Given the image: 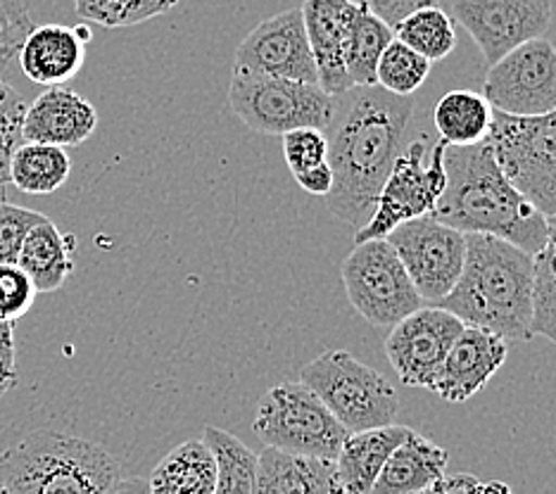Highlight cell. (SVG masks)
<instances>
[{
  "mask_svg": "<svg viewBox=\"0 0 556 494\" xmlns=\"http://www.w3.org/2000/svg\"><path fill=\"white\" fill-rule=\"evenodd\" d=\"M445 141H438L426 160V138L409 143L400 152L393 172L386 179L376 198L371 219L355 233V245L364 240L386 238L404 221L428 217L438 207L442 190L447 186L445 172Z\"/></svg>",
  "mask_w": 556,
  "mask_h": 494,
  "instance_id": "cell-10",
  "label": "cell"
},
{
  "mask_svg": "<svg viewBox=\"0 0 556 494\" xmlns=\"http://www.w3.org/2000/svg\"><path fill=\"white\" fill-rule=\"evenodd\" d=\"M340 276L352 307L371 326L393 328L424 307L395 248L386 238L357 243L340 266Z\"/></svg>",
  "mask_w": 556,
  "mask_h": 494,
  "instance_id": "cell-9",
  "label": "cell"
},
{
  "mask_svg": "<svg viewBox=\"0 0 556 494\" xmlns=\"http://www.w3.org/2000/svg\"><path fill=\"white\" fill-rule=\"evenodd\" d=\"M300 10L314 65H317L319 86L328 96L348 93L352 84L343 58L357 5L352 0H305Z\"/></svg>",
  "mask_w": 556,
  "mask_h": 494,
  "instance_id": "cell-17",
  "label": "cell"
},
{
  "mask_svg": "<svg viewBox=\"0 0 556 494\" xmlns=\"http://www.w3.org/2000/svg\"><path fill=\"white\" fill-rule=\"evenodd\" d=\"M24 105L22 96L12 88L3 74H0V183H10V157L22 143V122H24Z\"/></svg>",
  "mask_w": 556,
  "mask_h": 494,
  "instance_id": "cell-33",
  "label": "cell"
},
{
  "mask_svg": "<svg viewBox=\"0 0 556 494\" xmlns=\"http://www.w3.org/2000/svg\"><path fill=\"white\" fill-rule=\"evenodd\" d=\"M31 29V0H0V72L12 58H17V50Z\"/></svg>",
  "mask_w": 556,
  "mask_h": 494,
  "instance_id": "cell-34",
  "label": "cell"
},
{
  "mask_svg": "<svg viewBox=\"0 0 556 494\" xmlns=\"http://www.w3.org/2000/svg\"><path fill=\"white\" fill-rule=\"evenodd\" d=\"M395 38V31L374 17L369 10L357 5V15L352 20L345 46V72L348 79L355 86H376V67L383 50Z\"/></svg>",
  "mask_w": 556,
  "mask_h": 494,
  "instance_id": "cell-28",
  "label": "cell"
},
{
  "mask_svg": "<svg viewBox=\"0 0 556 494\" xmlns=\"http://www.w3.org/2000/svg\"><path fill=\"white\" fill-rule=\"evenodd\" d=\"M483 96L492 110L514 117H538L556 110V48L533 38L490 65Z\"/></svg>",
  "mask_w": 556,
  "mask_h": 494,
  "instance_id": "cell-12",
  "label": "cell"
},
{
  "mask_svg": "<svg viewBox=\"0 0 556 494\" xmlns=\"http://www.w3.org/2000/svg\"><path fill=\"white\" fill-rule=\"evenodd\" d=\"M36 290L17 264H0V321L15 324L31 309Z\"/></svg>",
  "mask_w": 556,
  "mask_h": 494,
  "instance_id": "cell-37",
  "label": "cell"
},
{
  "mask_svg": "<svg viewBox=\"0 0 556 494\" xmlns=\"http://www.w3.org/2000/svg\"><path fill=\"white\" fill-rule=\"evenodd\" d=\"M283 138V157L293 176L328 162V141L321 129H295Z\"/></svg>",
  "mask_w": 556,
  "mask_h": 494,
  "instance_id": "cell-35",
  "label": "cell"
},
{
  "mask_svg": "<svg viewBox=\"0 0 556 494\" xmlns=\"http://www.w3.org/2000/svg\"><path fill=\"white\" fill-rule=\"evenodd\" d=\"M507 354L509 345L504 338L483 328L464 326L426 390L450 404H464L490 383L507 362Z\"/></svg>",
  "mask_w": 556,
  "mask_h": 494,
  "instance_id": "cell-16",
  "label": "cell"
},
{
  "mask_svg": "<svg viewBox=\"0 0 556 494\" xmlns=\"http://www.w3.org/2000/svg\"><path fill=\"white\" fill-rule=\"evenodd\" d=\"M122 466L105 447L77 435L36 430L0 454L8 494H108Z\"/></svg>",
  "mask_w": 556,
  "mask_h": 494,
  "instance_id": "cell-4",
  "label": "cell"
},
{
  "mask_svg": "<svg viewBox=\"0 0 556 494\" xmlns=\"http://www.w3.org/2000/svg\"><path fill=\"white\" fill-rule=\"evenodd\" d=\"M293 179L298 181V186L302 190H307L309 195H319V198H326L333 188V172H331V167H328V162L321 164V167H314V169L305 172V174H298V176H293Z\"/></svg>",
  "mask_w": 556,
  "mask_h": 494,
  "instance_id": "cell-39",
  "label": "cell"
},
{
  "mask_svg": "<svg viewBox=\"0 0 556 494\" xmlns=\"http://www.w3.org/2000/svg\"><path fill=\"white\" fill-rule=\"evenodd\" d=\"M535 257L507 240L466 233V259L457 286L438 307L464 326L483 328L504 340L533 335Z\"/></svg>",
  "mask_w": 556,
  "mask_h": 494,
  "instance_id": "cell-3",
  "label": "cell"
},
{
  "mask_svg": "<svg viewBox=\"0 0 556 494\" xmlns=\"http://www.w3.org/2000/svg\"><path fill=\"white\" fill-rule=\"evenodd\" d=\"M492 110L485 96L473 91H450L438 100L433 122L440 141L447 145H473L485 141L492 124Z\"/></svg>",
  "mask_w": 556,
  "mask_h": 494,
  "instance_id": "cell-26",
  "label": "cell"
},
{
  "mask_svg": "<svg viewBox=\"0 0 556 494\" xmlns=\"http://www.w3.org/2000/svg\"><path fill=\"white\" fill-rule=\"evenodd\" d=\"M91 29L86 24L65 27V24H43L34 27L24 38L17 60L29 81L41 86H62L79 74L86 60V46Z\"/></svg>",
  "mask_w": 556,
  "mask_h": 494,
  "instance_id": "cell-19",
  "label": "cell"
},
{
  "mask_svg": "<svg viewBox=\"0 0 556 494\" xmlns=\"http://www.w3.org/2000/svg\"><path fill=\"white\" fill-rule=\"evenodd\" d=\"M447 186L433 217L466 233H488L538 255L547 240V217L509 183L488 141L445 148Z\"/></svg>",
  "mask_w": 556,
  "mask_h": 494,
  "instance_id": "cell-2",
  "label": "cell"
},
{
  "mask_svg": "<svg viewBox=\"0 0 556 494\" xmlns=\"http://www.w3.org/2000/svg\"><path fill=\"white\" fill-rule=\"evenodd\" d=\"M533 335L556 345V214L547 217V240L535 255Z\"/></svg>",
  "mask_w": 556,
  "mask_h": 494,
  "instance_id": "cell-30",
  "label": "cell"
},
{
  "mask_svg": "<svg viewBox=\"0 0 556 494\" xmlns=\"http://www.w3.org/2000/svg\"><path fill=\"white\" fill-rule=\"evenodd\" d=\"M395 38L404 46L416 50L419 55H424L428 62L445 60L454 53V48H457L454 20L438 5L416 10L414 15H409L395 29Z\"/></svg>",
  "mask_w": 556,
  "mask_h": 494,
  "instance_id": "cell-29",
  "label": "cell"
},
{
  "mask_svg": "<svg viewBox=\"0 0 556 494\" xmlns=\"http://www.w3.org/2000/svg\"><path fill=\"white\" fill-rule=\"evenodd\" d=\"M452 20L469 31L495 65L514 48L542 38L552 24L549 0H452Z\"/></svg>",
  "mask_w": 556,
  "mask_h": 494,
  "instance_id": "cell-13",
  "label": "cell"
},
{
  "mask_svg": "<svg viewBox=\"0 0 556 494\" xmlns=\"http://www.w3.org/2000/svg\"><path fill=\"white\" fill-rule=\"evenodd\" d=\"M407 426H383L350 433L340 447L336 471L345 494H371L388 456L409 435Z\"/></svg>",
  "mask_w": 556,
  "mask_h": 494,
  "instance_id": "cell-21",
  "label": "cell"
},
{
  "mask_svg": "<svg viewBox=\"0 0 556 494\" xmlns=\"http://www.w3.org/2000/svg\"><path fill=\"white\" fill-rule=\"evenodd\" d=\"M0 494H8V492H5V490H3V485H0Z\"/></svg>",
  "mask_w": 556,
  "mask_h": 494,
  "instance_id": "cell-45",
  "label": "cell"
},
{
  "mask_svg": "<svg viewBox=\"0 0 556 494\" xmlns=\"http://www.w3.org/2000/svg\"><path fill=\"white\" fill-rule=\"evenodd\" d=\"M77 15L105 29H122L167 15L179 0H74Z\"/></svg>",
  "mask_w": 556,
  "mask_h": 494,
  "instance_id": "cell-32",
  "label": "cell"
},
{
  "mask_svg": "<svg viewBox=\"0 0 556 494\" xmlns=\"http://www.w3.org/2000/svg\"><path fill=\"white\" fill-rule=\"evenodd\" d=\"M462 331L464 324L447 309L419 307L386 338L388 362L404 385L426 388Z\"/></svg>",
  "mask_w": 556,
  "mask_h": 494,
  "instance_id": "cell-15",
  "label": "cell"
},
{
  "mask_svg": "<svg viewBox=\"0 0 556 494\" xmlns=\"http://www.w3.org/2000/svg\"><path fill=\"white\" fill-rule=\"evenodd\" d=\"M17 385V376H3L0 373V397L8 395V392Z\"/></svg>",
  "mask_w": 556,
  "mask_h": 494,
  "instance_id": "cell-42",
  "label": "cell"
},
{
  "mask_svg": "<svg viewBox=\"0 0 556 494\" xmlns=\"http://www.w3.org/2000/svg\"><path fill=\"white\" fill-rule=\"evenodd\" d=\"M414 105V96L388 93L381 86H355L336 96L333 119L324 129L333 172L326 205L357 231L371 219L376 198L404 150Z\"/></svg>",
  "mask_w": 556,
  "mask_h": 494,
  "instance_id": "cell-1",
  "label": "cell"
},
{
  "mask_svg": "<svg viewBox=\"0 0 556 494\" xmlns=\"http://www.w3.org/2000/svg\"><path fill=\"white\" fill-rule=\"evenodd\" d=\"M72 160L65 148L22 143L10 157V183L29 195H50L67 183Z\"/></svg>",
  "mask_w": 556,
  "mask_h": 494,
  "instance_id": "cell-25",
  "label": "cell"
},
{
  "mask_svg": "<svg viewBox=\"0 0 556 494\" xmlns=\"http://www.w3.org/2000/svg\"><path fill=\"white\" fill-rule=\"evenodd\" d=\"M252 430L264 445L305 459L336 461L348 430L305 383H278L264 392Z\"/></svg>",
  "mask_w": 556,
  "mask_h": 494,
  "instance_id": "cell-6",
  "label": "cell"
},
{
  "mask_svg": "<svg viewBox=\"0 0 556 494\" xmlns=\"http://www.w3.org/2000/svg\"><path fill=\"white\" fill-rule=\"evenodd\" d=\"M229 105L248 129L286 136L295 129L324 131L333 119L336 96H328L319 84L231 72Z\"/></svg>",
  "mask_w": 556,
  "mask_h": 494,
  "instance_id": "cell-8",
  "label": "cell"
},
{
  "mask_svg": "<svg viewBox=\"0 0 556 494\" xmlns=\"http://www.w3.org/2000/svg\"><path fill=\"white\" fill-rule=\"evenodd\" d=\"M233 72L319 84L302 10H283L260 22L240 41L233 58Z\"/></svg>",
  "mask_w": 556,
  "mask_h": 494,
  "instance_id": "cell-14",
  "label": "cell"
},
{
  "mask_svg": "<svg viewBox=\"0 0 556 494\" xmlns=\"http://www.w3.org/2000/svg\"><path fill=\"white\" fill-rule=\"evenodd\" d=\"M386 240L395 248L421 300L438 304L452 293L466 259V236L462 231L428 214L400 224Z\"/></svg>",
  "mask_w": 556,
  "mask_h": 494,
  "instance_id": "cell-11",
  "label": "cell"
},
{
  "mask_svg": "<svg viewBox=\"0 0 556 494\" xmlns=\"http://www.w3.org/2000/svg\"><path fill=\"white\" fill-rule=\"evenodd\" d=\"M300 383L326 404L348 433L393 426L400 411L393 383L345 350H328L302 366Z\"/></svg>",
  "mask_w": 556,
  "mask_h": 494,
  "instance_id": "cell-5",
  "label": "cell"
},
{
  "mask_svg": "<svg viewBox=\"0 0 556 494\" xmlns=\"http://www.w3.org/2000/svg\"><path fill=\"white\" fill-rule=\"evenodd\" d=\"M447 461V449H442L435 442L409 430V435L388 456L371 494H419L428 490L440 492Z\"/></svg>",
  "mask_w": 556,
  "mask_h": 494,
  "instance_id": "cell-20",
  "label": "cell"
},
{
  "mask_svg": "<svg viewBox=\"0 0 556 494\" xmlns=\"http://www.w3.org/2000/svg\"><path fill=\"white\" fill-rule=\"evenodd\" d=\"M74 255L77 238L62 233L53 221L43 219L24 238L17 266L29 276L36 293H55L74 271Z\"/></svg>",
  "mask_w": 556,
  "mask_h": 494,
  "instance_id": "cell-23",
  "label": "cell"
},
{
  "mask_svg": "<svg viewBox=\"0 0 556 494\" xmlns=\"http://www.w3.org/2000/svg\"><path fill=\"white\" fill-rule=\"evenodd\" d=\"M150 494H214L217 461L202 438L186 440L155 466Z\"/></svg>",
  "mask_w": 556,
  "mask_h": 494,
  "instance_id": "cell-24",
  "label": "cell"
},
{
  "mask_svg": "<svg viewBox=\"0 0 556 494\" xmlns=\"http://www.w3.org/2000/svg\"><path fill=\"white\" fill-rule=\"evenodd\" d=\"M3 202H8V195H5V186L0 183V205H3Z\"/></svg>",
  "mask_w": 556,
  "mask_h": 494,
  "instance_id": "cell-43",
  "label": "cell"
},
{
  "mask_svg": "<svg viewBox=\"0 0 556 494\" xmlns=\"http://www.w3.org/2000/svg\"><path fill=\"white\" fill-rule=\"evenodd\" d=\"M202 440L217 461V485L214 494H257L260 454L252 452L243 440L229 430L207 426Z\"/></svg>",
  "mask_w": 556,
  "mask_h": 494,
  "instance_id": "cell-27",
  "label": "cell"
},
{
  "mask_svg": "<svg viewBox=\"0 0 556 494\" xmlns=\"http://www.w3.org/2000/svg\"><path fill=\"white\" fill-rule=\"evenodd\" d=\"M257 494H345L336 461L305 459L267 447L260 452Z\"/></svg>",
  "mask_w": 556,
  "mask_h": 494,
  "instance_id": "cell-22",
  "label": "cell"
},
{
  "mask_svg": "<svg viewBox=\"0 0 556 494\" xmlns=\"http://www.w3.org/2000/svg\"><path fill=\"white\" fill-rule=\"evenodd\" d=\"M419 494H442V492H438V490H428V492H419Z\"/></svg>",
  "mask_w": 556,
  "mask_h": 494,
  "instance_id": "cell-44",
  "label": "cell"
},
{
  "mask_svg": "<svg viewBox=\"0 0 556 494\" xmlns=\"http://www.w3.org/2000/svg\"><path fill=\"white\" fill-rule=\"evenodd\" d=\"M108 494H150V485L143 478H122Z\"/></svg>",
  "mask_w": 556,
  "mask_h": 494,
  "instance_id": "cell-41",
  "label": "cell"
},
{
  "mask_svg": "<svg viewBox=\"0 0 556 494\" xmlns=\"http://www.w3.org/2000/svg\"><path fill=\"white\" fill-rule=\"evenodd\" d=\"M431 65L433 62H428L416 50L393 38L378 60L376 86L395 96H414L426 84Z\"/></svg>",
  "mask_w": 556,
  "mask_h": 494,
  "instance_id": "cell-31",
  "label": "cell"
},
{
  "mask_svg": "<svg viewBox=\"0 0 556 494\" xmlns=\"http://www.w3.org/2000/svg\"><path fill=\"white\" fill-rule=\"evenodd\" d=\"M98 129V110L65 86H50L24 112V143L77 148Z\"/></svg>",
  "mask_w": 556,
  "mask_h": 494,
  "instance_id": "cell-18",
  "label": "cell"
},
{
  "mask_svg": "<svg viewBox=\"0 0 556 494\" xmlns=\"http://www.w3.org/2000/svg\"><path fill=\"white\" fill-rule=\"evenodd\" d=\"M352 3L369 10L374 17H378L395 31L416 10L438 5V0H352Z\"/></svg>",
  "mask_w": 556,
  "mask_h": 494,
  "instance_id": "cell-38",
  "label": "cell"
},
{
  "mask_svg": "<svg viewBox=\"0 0 556 494\" xmlns=\"http://www.w3.org/2000/svg\"><path fill=\"white\" fill-rule=\"evenodd\" d=\"M43 219V214L27 207L10 205V202L0 205V264H17L24 238Z\"/></svg>",
  "mask_w": 556,
  "mask_h": 494,
  "instance_id": "cell-36",
  "label": "cell"
},
{
  "mask_svg": "<svg viewBox=\"0 0 556 494\" xmlns=\"http://www.w3.org/2000/svg\"><path fill=\"white\" fill-rule=\"evenodd\" d=\"M0 373L17 376L15 326H12L10 321H0Z\"/></svg>",
  "mask_w": 556,
  "mask_h": 494,
  "instance_id": "cell-40",
  "label": "cell"
},
{
  "mask_svg": "<svg viewBox=\"0 0 556 494\" xmlns=\"http://www.w3.org/2000/svg\"><path fill=\"white\" fill-rule=\"evenodd\" d=\"M509 183L542 217L556 214V110L538 117L492 112L485 136Z\"/></svg>",
  "mask_w": 556,
  "mask_h": 494,
  "instance_id": "cell-7",
  "label": "cell"
}]
</instances>
